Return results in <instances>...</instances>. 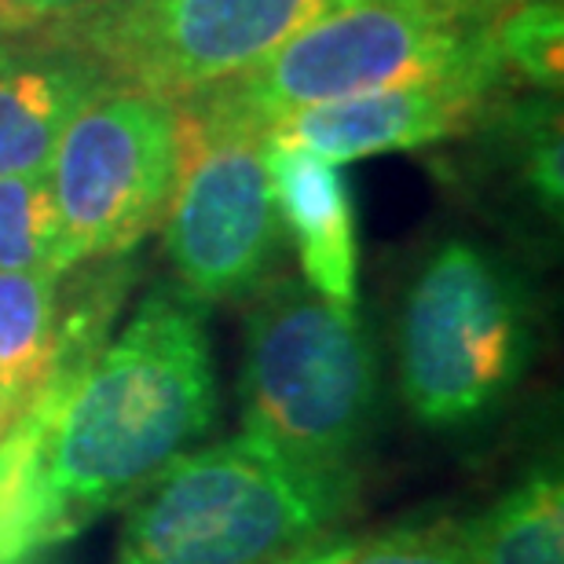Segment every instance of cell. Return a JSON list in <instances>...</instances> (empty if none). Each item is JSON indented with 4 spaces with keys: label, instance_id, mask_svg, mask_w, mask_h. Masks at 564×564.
Listing matches in <instances>:
<instances>
[{
    "label": "cell",
    "instance_id": "7c38bea8",
    "mask_svg": "<svg viewBox=\"0 0 564 564\" xmlns=\"http://www.w3.org/2000/svg\"><path fill=\"white\" fill-rule=\"evenodd\" d=\"M70 386L52 381L0 436V564H48L82 535L52 480V422Z\"/></svg>",
    "mask_w": 564,
    "mask_h": 564
},
{
    "label": "cell",
    "instance_id": "e0dca14e",
    "mask_svg": "<svg viewBox=\"0 0 564 564\" xmlns=\"http://www.w3.org/2000/svg\"><path fill=\"white\" fill-rule=\"evenodd\" d=\"M282 564H477L447 521L408 524L367 539H326Z\"/></svg>",
    "mask_w": 564,
    "mask_h": 564
},
{
    "label": "cell",
    "instance_id": "ba28073f",
    "mask_svg": "<svg viewBox=\"0 0 564 564\" xmlns=\"http://www.w3.org/2000/svg\"><path fill=\"white\" fill-rule=\"evenodd\" d=\"M184 118V158L165 209L176 286L198 304L246 301L272 275L279 217L264 132Z\"/></svg>",
    "mask_w": 564,
    "mask_h": 564
},
{
    "label": "cell",
    "instance_id": "3957f363",
    "mask_svg": "<svg viewBox=\"0 0 564 564\" xmlns=\"http://www.w3.org/2000/svg\"><path fill=\"white\" fill-rule=\"evenodd\" d=\"M239 389L246 433L356 495L378 408V356L356 304L272 272L250 293Z\"/></svg>",
    "mask_w": 564,
    "mask_h": 564
},
{
    "label": "cell",
    "instance_id": "8992f818",
    "mask_svg": "<svg viewBox=\"0 0 564 564\" xmlns=\"http://www.w3.org/2000/svg\"><path fill=\"white\" fill-rule=\"evenodd\" d=\"M184 158L176 99L110 85L70 118L48 158L59 272L132 253L165 220Z\"/></svg>",
    "mask_w": 564,
    "mask_h": 564
},
{
    "label": "cell",
    "instance_id": "ffe728a7",
    "mask_svg": "<svg viewBox=\"0 0 564 564\" xmlns=\"http://www.w3.org/2000/svg\"><path fill=\"white\" fill-rule=\"evenodd\" d=\"M4 37H8V33H4V30H0V41H4Z\"/></svg>",
    "mask_w": 564,
    "mask_h": 564
},
{
    "label": "cell",
    "instance_id": "5bb4252c",
    "mask_svg": "<svg viewBox=\"0 0 564 564\" xmlns=\"http://www.w3.org/2000/svg\"><path fill=\"white\" fill-rule=\"evenodd\" d=\"M455 528L477 564H564L561 473H528L488 510Z\"/></svg>",
    "mask_w": 564,
    "mask_h": 564
},
{
    "label": "cell",
    "instance_id": "d6986e66",
    "mask_svg": "<svg viewBox=\"0 0 564 564\" xmlns=\"http://www.w3.org/2000/svg\"><path fill=\"white\" fill-rule=\"evenodd\" d=\"M11 422H15V419H11V411H8V403H4V397H0V436H4V433H8V429H11Z\"/></svg>",
    "mask_w": 564,
    "mask_h": 564
},
{
    "label": "cell",
    "instance_id": "5b68a950",
    "mask_svg": "<svg viewBox=\"0 0 564 564\" xmlns=\"http://www.w3.org/2000/svg\"><path fill=\"white\" fill-rule=\"evenodd\" d=\"M400 389L425 429H469L521 386L535 312L510 261L473 239L425 257L400 308Z\"/></svg>",
    "mask_w": 564,
    "mask_h": 564
},
{
    "label": "cell",
    "instance_id": "8fae6325",
    "mask_svg": "<svg viewBox=\"0 0 564 564\" xmlns=\"http://www.w3.org/2000/svg\"><path fill=\"white\" fill-rule=\"evenodd\" d=\"M268 169L279 228L297 250L304 282L334 304H356V206L341 169L304 147H268Z\"/></svg>",
    "mask_w": 564,
    "mask_h": 564
},
{
    "label": "cell",
    "instance_id": "ac0fdd59",
    "mask_svg": "<svg viewBox=\"0 0 564 564\" xmlns=\"http://www.w3.org/2000/svg\"><path fill=\"white\" fill-rule=\"evenodd\" d=\"M104 4V0H0V30L30 33L55 26L63 19H74L82 11Z\"/></svg>",
    "mask_w": 564,
    "mask_h": 564
},
{
    "label": "cell",
    "instance_id": "6da1fadb",
    "mask_svg": "<svg viewBox=\"0 0 564 564\" xmlns=\"http://www.w3.org/2000/svg\"><path fill=\"white\" fill-rule=\"evenodd\" d=\"M217 411L206 304L154 286L52 422V480L82 532L187 455Z\"/></svg>",
    "mask_w": 564,
    "mask_h": 564
},
{
    "label": "cell",
    "instance_id": "2e32d148",
    "mask_svg": "<svg viewBox=\"0 0 564 564\" xmlns=\"http://www.w3.org/2000/svg\"><path fill=\"white\" fill-rule=\"evenodd\" d=\"M59 272V213L48 173L0 176V272Z\"/></svg>",
    "mask_w": 564,
    "mask_h": 564
},
{
    "label": "cell",
    "instance_id": "9a60e30c",
    "mask_svg": "<svg viewBox=\"0 0 564 564\" xmlns=\"http://www.w3.org/2000/svg\"><path fill=\"white\" fill-rule=\"evenodd\" d=\"M491 44L513 88L557 96L564 70L561 0H506L491 22Z\"/></svg>",
    "mask_w": 564,
    "mask_h": 564
},
{
    "label": "cell",
    "instance_id": "277c9868",
    "mask_svg": "<svg viewBox=\"0 0 564 564\" xmlns=\"http://www.w3.org/2000/svg\"><path fill=\"white\" fill-rule=\"evenodd\" d=\"M506 0H352L250 70L176 99L191 118L268 132L330 99L447 74L495 55Z\"/></svg>",
    "mask_w": 564,
    "mask_h": 564
},
{
    "label": "cell",
    "instance_id": "4fadbf2b",
    "mask_svg": "<svg viewBox=\"0 0 564 564\" xmlns=\"http://www.w3.org/2000/svg\"><path fill=\"white\" fill-rule=\"evenodd\" d=\"M59 272H0V397L19 419L55 370Z\"/></svg>",
    "mask_w": 564,
    "mask_h": 564
},
{
    "label": "cell",
    "instance_id": "52a82bcc",
    "mask_svg": "<svg viewBox=\"0 0 564 564\" xmlns=\"http://www.w3.org/2000/svg\"><path fill=\"white\" fill-rule=\"evenodd\" d=\"M352 0H104L41 33L85 52L115 85L184 99L250 70Z\"/></svg>",
    "mask_w": 564,
    "mask_h": 564
},
{
    "label": "cell",
    "instance_id": "7a4b0ae2",
    "mask_svg": "<svg viewBox=\"0 0 564 564\" xmlns=\"http://www.w3.org/2000/svg\"><path fill=\"white\" fill-rule=\"evenodd\" d=\"M356 495L264 436L180 455L132 499L115 564H282L334 539Z\"/></svg>",
    "mask_w": 564,
    "mask_h": 564
},
{
    "label": "cell",
    "instance_id": "9c48e42d",
    "mask_svg": "<svg viewBox=\"0 0 564 564\" xmlns=\"http://www.w3.org/2000/svg\"><path fill=\"white\" fill-rule=\"evenodd\" d=\"M506 93L517 88L506 82L499 55H488L447 74L304 107L275 121L264 132V143L304 147L334 165L370 154L419 151L429 143L462 140Z\"/></svg>",
    "mask_w": 564,
    "mask_h": 564
},
{
    "label": "cell",
    "instance_id": "30bf717a",
    "mask_svg": "<svg viewBox=\"0 0 564 564\" xmlns=\"http://www.w3.org/2000/svg\"><path fill=\"white\" fill-rule=\"evenodd\" d=\"M115 85L85 52L41 30L0 41V176L41 173L74 115Z\"/></svg>",
    "mask_w": 564,
    "mask_h": 564
}]
</instances>
